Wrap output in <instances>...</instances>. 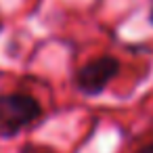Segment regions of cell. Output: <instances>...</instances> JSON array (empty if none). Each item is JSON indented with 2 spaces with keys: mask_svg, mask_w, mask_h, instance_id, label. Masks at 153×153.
<instances>
[{
  "mask_svg": "<svg viewBox=\"0 0 153 153\" xmlns=\"http://www.w3.org/2000/svg\"><path fill=\"white\" fill-rule=\"evenodd\" d=\"M122 65L115 57L111 55H103V57H97L92 61H88L84 67H80L78 76H76V86L80 92L88 94V97H94V94H101L111 80L117 78Z\"/></svg>",
  "mask_w": 153,
  "mask_h": 153,
  "instance_id": "7a4b0ae2",
  "label": "cell"
},
{
  "mask_svg": "<svg viewBox=\"0 0 153 153\" xmlns=\"http://www.w3.org/2000/svg\"><path fill=\"white\" fill-rule=\"evenodd\" d=\"M42 115L40 103L32 94L9 92L0 94V136H15Z\"/></svg>",
  "mask_w": 153,
  "mask_h": 153,
  "instance_id": "6da1fadb",
  "label": "cell"
},
{
  "mask_svg": "<svg viewBox=\"0 0 153 153\" xmlns=\"http://www.w3.org/2000/svg\"><path fill=\"white\" fill-rule=\"evenodd\" d=\"M149 21H151V25H153V7H151V11H149Z\"/></svg>",
  "mask_w": 153,
  "mask_h": 153,
  "instance_id": "277c9868",
  "label": "cell"
},
{
  "mask_svg": "<svg viewBox=\"0 0 153 153\" xmlns=\"http://www.w3.org/2000/svg\"><path fill=\"white\" fill-rule=\"evenodd\" d=\"M138 153H153V143H149V145H145Z\"/></svg>",
  "mask_w": 153,
  "mask_h": 153,
  "instance_id": "3957f363",
  "label": "cell"
}]
</instances>
